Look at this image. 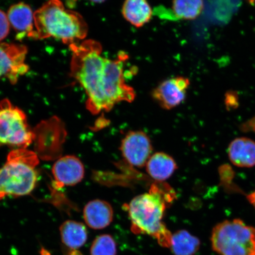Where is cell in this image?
<instances>
[{"label": "cell", "mask_w": 255, "mask_h": 255, "mask_svg": "<svg viewBox=\"0 0 255 255\" xmlns=\"http://www.w3.org/2000/svg\"><path fill=\"white\" fill-rule=\"evenodd\" d=\"M69 47L72 52L71 76L87 94V109L93 114L110 111L112 108L103 90L105 58L101 55V44L94 40H87Z\"/></svg>", "instance_id": "obj_1"}, {"label": "cell", "mask_w": 255, "mask_h": 255, "mask_svg": "<svg viewBox=\"0 0 255 255\" xmlns=\"http://www.w3.org/2000/svg\"><path fill=\"white\" fill-rule=\"evenodd\" d=\"M34 31L30 37L38 40L51 37L71 46L87 37L88 27L78 12L65 8L57 0L48 1L34 12Z\"/></svg>", "instance_id": "obj_2"}, {"label": "cell", "mask_w": 255, "mask_h": 255, "mask_svg": "<svg viewBox=\"0 0 255 255\" xmlns=\"http://www.w3.org/2000/svg\"><path fill=\"white\" fill-rule=\"evenodd\" d=\"M173 198L157 186H152L148 193L139 194L129 204L128 210L136 234L152 237L162 247L170 248L172 234L162 222L165 209Z\"/></svg>", "instance_id": "obj_3"}, {"label": "cell", "mask_w": 255, "mask_h": 255, "mask_svg": "<svg viewBox=\"0 0 255 255\" xmlns=\"http://www.w3.org/2000/svg\"><path fill=\"white\" fill-rule=\"evenodd\" d=\"M37 156L24 149L11 152L0 168V200L7 196H23L34 189L38 180Z\"/></svg>", "instance_id": "obj_4"}, {"label": "cell", "mask_w": 255, "mask_h": 255, "mask_svg": "<svg viewBox=\"0 0 255 255\" xmlns=\"http://www.w3.org/2000/svg\"><path fill=\"white\" fill-rule=\"evenodd\" d=\"M211 242L220 255H255V229L241 219L227 220L213 229Z\"/></svg>", "instance_id": "obj_5"}, {"label": "cell", "mask_w": 255, "mask_h": 255, "mask_svg": "<svg viewBox=\"0 0 255 255\" xmlns=\"http://www.w3.org/2000/svg\"><path fill=\"white\" fill-rule=\"evenodd\" d=\"M34 136L24 112L9 100H2L0 103V145L24 149Z\"/></svg>", "instance_id": "obj_6"}, {"label": "cell", "mask_w": 255, "mask_h": 255, "mask_svg": "<svg viewBox=\"0 0 255 255\" xmlns=\"http://www.w3.org/2000/svg\"><path fill=\"white\" fill-rule=\"evenodd\" d=\"M127 58L126 54L123 53L117 59H105L103 90L112 108L122 102L132 103L135 98L134 89L126 84L124 78V63Z\"/></svg>", "instance_id": "obj_7"}, {"label": "cell", "mask_w": 255, "mask_h": 255, "mask_svg": "<svg viewBox=\"0 0 255 255\" xmlns=\"http://www.w3.org/2000/svg\"><path fill=\"white\" fill-rule=\"evenodd\" d=\"M27 53L24 45L0 41V79L5 77L12 84H16L28 71L25 63Z\"/></svg>", "instance_id": "obj_8"}, {"label": "cell", "mask_w": 255, "mask_h": 255, "mask_svg": "<svg viewBox=\"0 0 255 255\" xmlns=\"http://www.w3.org/2000/svg\"><path fill=\"white\" fill-rule=\"evenodd\" d=\"M120 151L123 157L132 166L141 168L152 155L150 138L142 130H130L121 141Z\"/></svg>", "instance_id": "obj_9"}, {"label": "cell", "mask_w": 255, "mask_h": 255, "mask_svg": "<svg viewBox=\"0 0 255 255\" xmlns=\"http://www.w3.org/2000/svg\"><path fill=\"white\" fill-rule=\"evenodd\" d=\"M190 85V80L183 76L165 80L152 91V98L162 109H173L185 100Z\"/></svg>", "instance_id": "obj_10"}, {"label": "cell", "mask_w": 255, "mask_h": 255, "mask_svg": "<svg viewBox=\"0 0 255 255\" xmlns=\"http://www.w3.org/2000/svg\"><path fill=\"white\" fill-rule=\"evenodd\" d=\"M52 173L57 186H73L85 176V167L81 159L74 155L64 156L55 162Z\"/></svg>", "instance_id": "obj_11"}, {"label": "cell", "mask_w": 255, "mask_h": 255, "mask_svg": "<svg viewBox=\"0 0 255 255\" xmlns=\"http://www.w3.org/2000/svg\"><path fill=\"white\" fill-rule=\"evenodd\" d=\"M84 219L89 228L95 230L106 228L113 221V207L107 201L92 200L84 207Z\"/></svg>", "instance_id": "obj_12"}, {"label": "cell", "mask_w": 255, "mask_h": 255, "mask_svg": "<svg viewBox=\"0 0 255 255\" xmlns=\"http://www.w3.org/2000/svg\"><path fill=\"white\" fill-rule=\"evenodd\" d=\"M228 153L232 163L238 167L255 166V141L245 137L236 138L229 145Z\"/></svg>", "instance_id": "obj_13"}, {"label": "cell", "mask_w": 255, "mask_h": 255, "mask_svg": "<svg viewBox=\"0 0 255 255\" xmlns=\"http://www.w3.org/2000/svg\"><path fill=\"white\" fill-rule=\"evenodd\" d=\"M9 23L18 33L19 39L27 35L30 37L34 31V12L29 5L20 2L12 5L7 12Z\"/></svg>", "instance_id": "obj_14"}, {"label": "cell", "mask_w": 255, "mask_h": 255, "mask_svg": "<svg viewBox=\"0 0 255 255\" xmlns=\"http://www.w3.org/2000/svg\"><path fill=\"white\" fill-rule=\"evenodd\" d=\"M146 171L158 181L168 179L177 169L174 159L166 153L159 152L152 154L146 164Z\"/></svg>", "instance_id": "obj_15"}, {"label": "cell", "mask_w": 255, "mask_h": 255, "mask_svg": "<svg viewBox=\"0 0 255 255\" xmlns=\"http://www.w3.org/2000/svg\"><path fill=\"white\" fill-rule=\"evenodd\" d=\"M59 231L62 244L69 250H78L88 241V230L84 223L67 221L60 226Z\"/></svg>", "instance_id": "obj_16"}, {"label": "cell", "mask_w": 255, "mask_h": 255, "mask_svg": "<svg viewBox=\"0 0 255 255\" xmlns=\"http://www.w3.org/2000/svg\"><path fill=\"white\" fill-rule=\"evenodd\" d=\"M152 13L151 5L145 0H128L123 5L124 18L136 27H141L148 23Z\"/></svg>", "instance_id": "obj_17"}, {"label": "cell", "mask_w": 255, "mask_h": 255, "mask_svg": "<svg viewBox=\"0 0 255 255\" xmlns=\"http://www.w3.org/2000/svg\"><path fill=\"white\" fill-rule=\"evenodd\" d=\"M199 238L185 230L172 235L171 250L174 255H194L199 250Z\"/></svg>", "instance_id": "obj_18"}, {"label": "cell", "mask_w": 255, "mask_h": 255, "mask_svg": "<svg viewBox=\"0 0 255 255\" xmlns=\"http://www.w3.org/2000/svg\"><path fill=\"white\" fill-rule=\"evenodd\" d=\"M204 2L200 0H175L172 2V13L178 20L196 19L202 13Z\"/></svg>", "instance_id": "obj_19"}, {"label": "cell", "mask_w": 255, "mask_h": 255, "mask_svg": "<svg viewBox=\"0 0 255 255\" xmlns=\"http://www.w3.org/2000/svg\"><path fill=\"white\" fill-rule=\"evenodd\" d=\"M117 245L110 235L98 236L92 242L90 248L91 255H116Z\"/></svg>", "instance_id": "obj_20"}, {"label": "cell", "mask_w": 255, "mask_h": 255, "mask_svg": "<svg viewBox=\"0 0 255 255\" xmlns=\"http://www.w3.org/2000/svg\"><path fill=\"white\" fill-rule=\"evenodd\" d=\"M9 24L7 14L0 9V41L5 39L9 33Z\"/></svg>", "instance_id": "obj_21"}, {"label": "cell", "mask_w": 255, "mask_h": 255, "mask_svg": "<svg viewBox=\"0 0 255 255\" xmlns=\"http://www.w3.org/2000/svg\"><path fill=\"white\" fill-rule=\"evenodd\" d=\"M247 199L250 201L251 205H253L255 209V190L253 193H250L247 196Z\"/></svg>", "instance_id": "obj_22"}, {"label": "cell", "mask_w": 255, "mask_h": 255, "mask_svg": "<svg viewBox=\"0 0 255 255\" xmlns=\"http://www.w3.org/2000/svg\"><path fill=\"white\" fill-rule=\"evenodd\" d=\"M67 250H68V251H66V255H84L81 252L78 250H69V249H67Z\"/></svg>", "instance_id": "obj_23"}]
</instances>
